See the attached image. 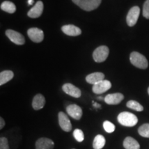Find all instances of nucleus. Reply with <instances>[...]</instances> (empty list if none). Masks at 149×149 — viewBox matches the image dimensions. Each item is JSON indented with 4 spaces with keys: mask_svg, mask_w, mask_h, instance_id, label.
<instances>
[{
    "mask_svg": "<svg viewBox=\"0 0 149 149\" xmlns=\"http://www.w3.org/2000/svg\"><path fill=\"white\" fill-rule=\"evenodd\" d=\"M117 121L121 125L127 126V127H133L137 124L138 119L133 113L125 111L118 115Z\"/></svg>",
    "mask_w": 149,
    "mask_h": 149,
    "instance_id": "nucleus-1",
    "label": "nucleus"
},
{
    "mask_svg": "<svg viewBox=\"0 0 149 149\" xmlns=\"http://www.w3.org/2000/svg\"><path fill=\"white\" fill-rule=\"evenodd\" d=\"M130 61L134 66L140 69H146L148 66L147 59L138 52H133L130 53Z\"/></svg>",
    "mask_w": 149,
    "mask_h": 149,
    "instance_id": "nucleus-2",
    "label": "nucleus"
},
{
    "mask_svg": "<svg viewBox=\"0 0 149 149\" xmlns=\"http://www.w3.org/2000/svg\"><path fill=\"white\" fill-rule=\"evenodd\" d=\"M79 8L86 11H91L98 8L102 0H72Z\"/></svg>",
    "mask_w": 149,
    "mask_h": 149,
    "instance_id": "nucleus-3",
    "label": "nucleus"
},
{
    "mask_svg": "<svg viewBox=\"0 0 149 149\" xmlns=\"http://www.w3.org/2000/svg\"><path fill=\"white\" fill-rule=\"evenodd\" d=\"M109 55V49L107 46H99L95 50L93 53V57L95 61L97 63L103 62L107 59Z\"/></svg>",
    "mask_w": 149,
    "mask_h": 149,
    "instance_id": "nucleus-4",
    "label": "nucleus"
},
{
    "mask_svg": "<svg viewBox=\"0 0 149 149\" xmlns=\"http://www.w3.org/2000/svg\"><path fill=\"white\" fill-rule=\"evenodd\" d=\"M139 13H140V8L138 6H133L128 11L127 16H126V23L130 27L135 26L138 20Z\"/></svg>",
    "mask_w": 149,
    "mask_h": 149,
    "instance_id": "nucleus-5",
    "label": "nucleus"
},
{
    "mask_svg": "<svg viewBox=\"0 0 149 149\" xmlns=\"http://www.w3.org/2000/svg\"><path fill=\"white\" fill-rule=\"evenodd\" d=\"M6 35L11 42L17 45H23L25 44V39L21 33L17 32L13 30L8 29L6 31Z\"/></svg>",
    "mask_w": 149,
    "mask_h": 149,
    "instance_id": "nucleus-6",
    "label": "nucleus"
},
{
    "mask_svg": "<svg viewBox=\"0 0 149 149\" xmlns=\"http://www.w3.org/2000/svg\"><path fill=\"white\" fill-rule=\"evenodd\" d=\"M28 36L33 42L40 43L44 40V35L42 30L38 28H31L27 31Z\"/></svg>",
    "mask_w": 149,
    "mask_h": 149,
    "instance_id": "nucleus-7",
    "label": "nucleus"
},
{
    "mask_svg": "<svg viewBox=\"0 0 149 149\" xmlns=\"http://www.w3.org/2000/svg\"><path fill=\"white\" fill-rule=\"evenodd\" d=\"M111 83L109 80H102L93 86V92L95 94H102L111 88Z\"/></svg>",
    "mask_w": 149,
    "mask_h": 149,
    "instance_id": "nucleus-8",
    "label": "nucleus"
},
{
    "mask_svg": "<svg viewBox=\"0 0 149 149\" xmlns=\"http://www.w3.org/2000/svg\"><path fill=\"white\" fill-rule=\"evenodd\" d=\"M59 124L61 129L65 132H70L72 130V124L68 118V115L65 114L64 112H59L58 114Z\"/></svg>",
    "mask_w": 149,
    "mask_h": 149,
    "instance_id": "nucleus-9",
    "label": "nucleus"
},
{
    "mask_svg": "<svg viewBox=\"0 0 149 149\" xmlns=\"http://www.w3.org/2000/svg\"><path fill=\"white\" fill-rule=\"evenodd\" d=\"M67 113L76 120H79L82 117L83 112L81 107L77 104H70L66 108Z\"/></svg>",
    "mask_w": 149,
    "mask_h": 149,
    "instance_id": "nucleus-10",
    "label": "nucleus"
},
{
    "mask_svg": "<svg viewBox=\"0 0 149 149\" xmlns=\"http://www.w3.org/2000/svg\"><path fill=\"white\" fill-rule=\"evenodd\" d=\"M62 89L64 92L66 93L68 95L73 97L75 98H79L81 95V92L79 88L76 87L75 86L72 85V84L66 83L63 85Z\"/></svg>",
    "mask_w": 149,
    "mask_h": 149,
    "instance_id": "nucleus-11",
    "label": "nucleus"
},
{
    "mask_svg": "<svg viewBox=\"0 0 149 149\" xmlns=\"http://www.w3.org/2000/svg\"><path fill=\"white\" fill-rule=\"evenodd\" d=\"M124 95L120 93H116L107 95L104 97V101L109 105H117V104H120L124 100Z\"/></svg>",
    "mask_w": 149,
    "mask_h": 149,
    "instance_id": "nucleus-12",
    "label": "nucleus"
},
{
    "mask_svg": "<svg viewBox=\"0 0 149 149\" xmlns=\"http://www.w3.org/2000/svg\"><path fill=\"white\" fill-rule=\"evenodd\" d=\"M44 10V3L42 1H38L35 5L28 12V16L31 18H38L42 14Z\"/></svg>",
    "mask_w": 149,
    "mask_h": 149,
    "instance_id": "nucleus-13",
    "label": "nucleus"
},
{
    "mask_svg": "<svg viewBox=\"0 0 149 149\" xmlns=\"http://www.w3.org/2000/svg\"><path fill=\"white\" fill-rule=\"evenodd\" d=\"M36 149H53L54 142L51 139L42 137L35 143Z\"/></svg>",
    "mask_w": 149,
    "mask_h": 149,
    "instance_id": "nucleus-14",
    "label": "nucleus"
},
{
    "mask_svg": "<svg viewBox=\"0 0 149 149\" xmlns=\"http://www.w3.org/2000/svg\"><path fill=\"white\" fill-rule=\"evenodd\" d=\"M61 31L64 34L68 36H78V35L81 34V31L79 28L76 26L71 25H65L61 27Z\"/></svg>",
    "mask_w": 149,
    "mask_h": 149,
    "instance_id": "nucleus-15",
    "label": "nucleus"
},
{
    "mask_svg": "<svg viewBox=\"0 0 149 149\" xmlns=\"http://www.w3.org/2000/svg\"><path fill=\"white\" fill-rule=\"evenodd\" d=\"M104 77H105V76H104V74L102 73V72H93V73L89 74L88 75L86 76V81L88 84L94 85L97 83L100 82V81L104 80Z\"/></svg>",
    "mask_w": 149,
    "mask_h": 149,
    "instance_id": "nucleus-16",
    "label": "nucleus"
},
{
    "mask_svg": "<svg viewBox=\"0 0 149 149\" xmlns=\"http://www.w3.org/2000/svg\"><path fill=\"white\" fill-rule=\"evenodd\" d=\"M46 104V100L42 94H37L34 97L33 100L32 106L35 111H38L44 108Z\"/></svg>",
    "mask_w": 149,
    "mask_h": 149,
    "instance_id": "nucleus-17",
    "label": "nucleus"
},
{
    "mask_svg": "<svg viewBox=\"0 0 149 149\" xmlns=\"http://www.w3.org/2000/svg\"><path fill=\"white\" fill-rule=\"evenodd\" d=\"M123 146L126 149H140L138 141L132 137H126L123 142Z\"/></svg>",
    "mask_w": 149,
    "mask_h": 149,
    "instance_id": "nucleus-18",
    "label": "nucleus"
},
{
    "mask_svg": "<svg viewBox=\"0 0 149 149\" xmlns=\"http://www.w3.org/2000/svg\"><path fill=\"white\" fill-rule=\"evenodd\" d=\"M14 73L11 70H4L0 73V85L2 86L4 84L8 82L13 78Z\"/></svg>",
    "mask_w": 149,
    "mask_h": 149,
    "instance_id": "nucleus-19",
    "label": "nucleus"
},
{
    "mask_svg": "<svg viewBox=\"0 0 149 149\" xmlns=\"http://www.w3.org/2000/svg\"><path fill=\"white\" fill-rule=\"evenodd\" d=\"M106 144V139L103 135H97L93 140V146L94 149H102Z\"/></svg>",
    "mask_w": 149,
    "mask_h": 149,
    "instance_id": "nucleus-20",
    "label": "nucleus"
},
{
    "mask_svg": "<svg viewBox=\"0 0 149 149\" xmlns=\"http://www.w3.org/2000/svg\"><path fill=\"white\" fill-rule=\"evenodd\" d=\"M1 9L5 12L12 14L16 11V6L13 3L9 1H5L1 4Z\"/></svg>",
    "mask_w": 149,
    "mask_h": 149,
    "instance_id": "nucleus-21",
    "label": "nucleus"
},
{
    "mask_svg": "<svg viewBox=\"0 0 149 149\" xmlns=\"http://www.w3.org/2000/svg\"><path fill=\"white\" fill-rule=\"evenodd\" d=\"M126 107L134 111L141 112L144 111V107L141 105L139 102L135 101V100H130L126 103Z\"/></svg>",
    "mask_w": 149,
    "mask_h": 149,
    "instance_id": "nucleus-22",
    "label": "nucleus"
},
{
    "mask_svg": "<svg viewBox=\"0 0 149 149\" xmlns=\"http://www.w3.org/2000/svg\"><path fill=\"white\" fill-rule=\"evenodd\" d=\"M138 133L141 137L149 138V124H144L139 126Z\"/></svg>",
    "mask_w": 149,
    "mask_h": 149,
    "instance_id": "nucleus-23",
    "label": "nucleus"
},
{
    "mask_svg": "<svg viewBox=\"0 0 149 149\" xmlns=\"http://www.w3.org/2000/svg\"><path fill=\"white\" fill-rule=\"evenodd\" d=\"M103 127L104 128V130H105V131L109 133H113V132H114L115 130V126L114 124H113V123H111V122H109V121H105V122L103 123Z\"/></svg>",
    "mask_w": 149,
    "mask_h": 149,
    "instance_id": "nucleus-24",
    "label": "nucleus"
},
{
    "mask_svg": "<svg viewBox=\"0 0 149 149\" xmlns=\"http://www.w3.org/2000/svg\"><path fill=\"white\" fill-rule=\"evenodd\" d=\"M73 136L74 139L77 140L78 142H81L84 139V135L83 131L80 129H75L73 132Z\"/></svg>",
    "mask_w": 149,
    "mask_h": 149,
    "instance_id": "nucleus-25",
    "label": "nucleus"
},
{
    "mask_svg": "<svg viewBox=\"0 0 149 149\" xmlns=\"http://www.w3.org/2000/svg\"><path fill=\"white\" fill-rule=\"evenodd\" d=\"M142 14L145 18L149 19V0H146L144 3Z\"/></svg>",
    "mask_w": 149,
    "mask_h": 149,
    "instance_id": "nucleus-26",
    "label": "nucleus"
},
{
    "mask_svg": "<svg viewBox=\"0 0 149 149\" xmlns=\"http://www.w3.org/2000/svg\"><path fill=\"white\" fill-rule=\"evenodd\" d=\"M0 149H9L8 139L6 137H1L0 139Z\"/></svg>",
    "mask_w": 149,
    "mask_h": 149,
    "instance_id": "nucleus-27",
    "label": "nucleus"
},
{
    "mask_svg": "<svg viewBox=\"0 0 149 149\" xmlns=\"http://www.w3.org/2000/svg\"><path fill=\"white\" fill-rule=\"evenodd\" d=\"M4 126H5L4 120H3L2 117H1V118H0V129H2V128L4 127Z\"/></svg>",
    "mask_w": 149,
    "mask_h": 149,
    "instance_id": "nucleus-28",
    "label": "nucleus"
},
{
    "mask_svg": "<svg viewBox=\"0 0 149 149\" xmlns=\"http://www.w3.org/2000/svg\"><path fill=\"white\" fill-rule=\"evenodd\" d=\"M93 107L97 108H97L101 107V105H100V104H99L97 103H95L94 102H93Z\"/></svg>",
    "mask_w": 149,
    "mask_h": 149,
    "instance_id": "nucleus-29",
    "label": "nucleus"
},
{
    "mask_svg": "<svg viewBox=\"0 0 149 149\" xmlns=\"http://www.w3.org/2000/svg\"><path fill=\"white\" fill-rule=\"evenodd\" d=\"M33 3H34V0H29V5H32Z\"/></svg>",
    "mask_w": 149,
    "mask_h": 149,
    "instance_id": "nucleus-30",
    "label": "nucleus"
},
{
    "mask_svg": "<svg viewBox=\"0 0 149 149\" xmlns=\"http://www.w3.org/2000/svg\"><path fill=\"white\" fill-rule=\"evenodd\" d=\"M99 100H104V99L102 97H99L97 98Z\"/></svg>",
    "mask_w": 149,
    "mask_h": 149,
    "instance_id": "nucleus-31",
    "label": "nucleus"
},
{
    "mask_svg": "<svg viewBox=\"0 0 149 149\" xmlns=\"http://www.w3.org/2000/svg\"><path fill=\"white\" fill-rule=\"evenodd\" d=\"M148 95H149V87H148Z\"/></svg>",
    "mask_w": 149,
    "mask_h": 149,
    "instance_id": "nucleus-32",
    "label": "nucleus"
}]
</instances>
